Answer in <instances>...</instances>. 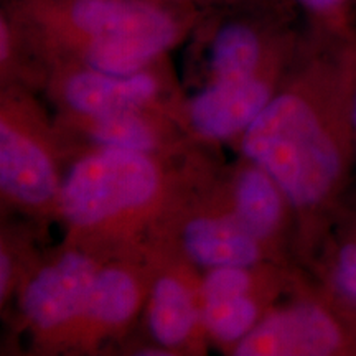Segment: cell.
<instances>
[{
    "mask_svg": "<svg viewBox=\"0 0 356 356\" xmlns=\"http://www.w3.org/2000/svg\"><path fill=\"white\" fill-rule=\"evenodd\" d=\"M356 48L289 70L275 96L236 140L286 191L296 213V256L309 259L337 225L356 163L351 96Z\"/></svg>",
    "mask_w": 356,
    "mask_h": 356,
    "instance_id": "cell-1",
    "label": "cell"
},
{
    "mask_svg": "<svg viewBox=\"0 0 356 356\" xmlns=\"http://www.w3.org/2000/svg\"><path fill=\"white\" fill-rule=\"evenodd\" d=\"M203 147L150 155L76 144L58 203L63 244L106 257L142 251L173 207L218 168Z\"/></svg>",
    "mask_w": 356,
    "mask_h": 356,
    "instance_id": "cell-2",
    "label": "cell"
},
{
    "mask_svg": "<svg viewBox=\"0 0 356 356\" xmlns=\"http://www.w3.org/2000/svg\"><path fill=\"white\" fill-rule=\"evenodd\" d=\"M3 8L44 68L76 63L113 74L167 60L198 20L197 8L150 0H7Z\"/></svg>",
    "mask_w": 356,
    "mask_h": 356,
    "instance_id": "cell-3",
    "label": "cell"
},
{
    "mask_svg": "<svg viewBox=\"0 0 356 356\" xmlns=\"http://www.w3.org/2000/svg\"><path fill=\"white\" fill-rule=\"evenodd\" d=\"M76 144L44 111L33 89L0 86L2 211L37 225L58 221V203Z\"/></svg>",
    "mask_w": 356,
    "mask_h": 356,
    "instance_id": "cell-4",
    "label": "cell"
},
{
    "mask_svg": "<svg viewBox=\"0 0 356 356\" xmlns=\"http://www.w3.org/2000/svg\"><path fill=\"white\" fill-rule=\"evenodd\" d=\"M216 170L173 207L147 244L165 249L202 273L218 267L264 262L291 266V262L280 259L273 249L244 229L222 207L213 190Z\"/></svg>",
    "mask_w": 356,
    "mask_h": 356,
    "instance_id": "cell-5",
    "label": "cell"
},
{
    "mask_svg": "<svg viewBox=\"0 0 356 356\" xmlns=\"http://www.w3.org/2000/svg\"><path fill=\"white\" fill-rule=\"evenodd\" d=\"M108 259L63 243L43 254L15 296L20 327L29 333L32 350L42 355L58 353Z\"/></svg>",
    "mask_w": 356,
    "mask_h": 356,
    "instance_id": "cell-6",
    "label": "cell"
},
{
    "mask_svg": "<svg viewBox=\"0 0 356 356\" xmlns=\"http://www.w3.org/2000/svg\"><path fill=\"white\" fill-rule=\"evenodd\" d=\"M43 89L56 113L95 115L157 109L173 115L181 126L185 96L178 91L165 60L134 74L104 73L76 63H55L47 68Z\"/></svg>",
    "mask_w": 356,
    "mask_h": 356,
    "instance_id": "cell-7",
    "label": "cell"
},
{
    "mask_svg": "<svg viewBox=\"0 0 356 356\" xmlns=\"http://www.w3.org/2000/svg\"><path fill=\"white\" fill-rule=\"evenodd\" d=\"M287 264L229 266L202 274L203 323L213 345L233 353L256 325L291 289L297 277Z\"/></svg>",
    "mask_w": 356,
    "mask_h": 356,
    "instance_id": "cell-8",
    "label": "cell"
},
{
    "mask_svg": "<svg viewBox=\"0 0 356 356\" xmlns=\"http://www.w3.org/2000/svg\"><path fill=\"white\" fill-rule=\"evenodd\" d=\"M152 274L147 249L106 261L56 355H96L126 335L145 309Z\"/></svg>",
    "mask_w": 356,
    "mask_h": 356,
    "instance_id": "cell-9",
    "label": "cell"
},
{
    "mask_svg": "<svg viewBox=\"0 0 356 356\" xmlns=\"http://www.w3.org/2000/svg\"><path fill=\"white\" fill-rule=\"evenodd\" d=\"M231 355H356V335L330 297L299 291L292 299L279 300Z\"/></svg>",
    "mask_w": 356,
    "mask_h": 356,
    "instance_id": "cell-10",
    "label": "cell"
},
{
    "mask_svg": "<svg viewBox=\"0 0 356 356\" xmlns=\"http://www.w3.org/2000/svg\"><path fill=\"white\" fill-rule=\"evenodd\" d=\"M145 249L154 266L144 309L150 340L173 356L204 355L211 341L203 323V273L165 249Z\"/></svg>",
    "mask_w": 356,
    "mask_h": 356,
    "instance_id": "cell-11",
    "label": "cell"
},
{
    "mask_svg": "<svg viewBox=\"0 0 356 356\" xmlns=\"http://www.w3.org/2000/svg\"><path fill=\"white\" fill-rule=\"evenodd\" d=\"M213 190L244 229L291 262V252L296 254V213L286 191L264 167L241 155L234 165L218 168Z\"/></svg>",
    "mask_w": 356,
    "mask_h": 356,
    "instance_id": "cell-12",
    "label": "cell"
},
{
    "mask_svg": "<svg viewBox=\"0 0 356 356\" xmlns=\"http://www.w3.org/2000/svg\"><path fill=\"white\" fill-rule=\"evenodd\" d=\"M55 119L78 145L150 155H180L203 145L191 139L173 115L157 109L95 115L56 113Z\"/></svg>",
    "mask_w": 356,
    "mask_h": 356,
    "instance_id": "cell-13",
    "label": "cell"
},
{
    "mask_svg": "<svg viewBox=\"0 0 356 356\" xmlns=\"http://www.w3.org/2000/svg\"><path fill=\"white\" fill-rule=\"evenodd\" d=\"M287 73L248 81L204 83L198 92L185 97L181 126L203 145L236 142L266 109Z\"/></svg>",
    "mask_w": 356,
    "mask_h": 356,
    "instance_id": "cell-14",
    "label": "cell"
},
{
    "mask_svg": "<svg viewBox=\"0 0 356 356\" xmlns=\"http://www.w3.org/2000/svg\"><path fill=\"white\" fill-rule=\"evenodd\" d=\"M291 44L257 19L222 22L213 33L207 83L248 81L289 71Z\"/></svg>",
    "mask_w": 356,
    "mask_h": 356,
    "instance_id": "cell-15",
    "label": "cell"
},
{
    "mask_svg": "<svg viewBox=\"0 0 356 356\" xmlns=\"http://www.w3.org/2000/svg\"><path fill=\"white\" fill-rule=\"evenodd\" d=\"M37 222L26 220L13 222L2 220L0 231V309H6L43 254L35 243Z\"/></svg>",
    "mask_w": 356,
    "mask_h": 356,
    "instance_id": "cell-16",
    "label": "cell"
},
{
    "mask_svg": "<svg viewBox=\"0 0 356 356\" xmlns=\"http://www.w3.org/2000/svg\"><path fill=\"white\" fill-rule=\"evenodd\" d=\"M327 296L346 315H356V220L345 225L325 257Z\"/></svg>",
    "mask_w": 356,
    "mask_h": 356,
    "instance_id": "cell-17",
    "label": "cell"
},
{
    "mask_svg": "<svg viewBox=\"0 0 356 356\" xmlns=\"http://www.w3.org/2000/svg\"><path fill=\"white\" fill-rule=\"evenodd\" d=\"M318 24L337 37L348 33L350 0H296Z\"/></svg>",
    "mask_w": 356,
    "mask_h": 356,
    "instance_id": "cell-18",
    "label": "cell"
},
{
    "mask_svg": "<svg viewBox=\"0 0 356 356\" xmlns=\"http://www.w3.org/2000/svg\"><path fill=\"white\" fill-rule=\"evenodd\" d=\"M150 2L165 3V6L173 7H188L198 8L200 7H211V6H249V3H259L261 0H150Z\"/></svg>",
    "mask_w": 356,
    "mask_h": 356,
    "instance_id": "cell-19",
    "label": "cell"
},
{
    "mask_svg": "<svg viewBox=\"0 0 356 356\" xmlns=\"http://www.w3.org/2000/svg\"><path fill=\"white\" fill-rule=\"evenodd\" d=\"M351 131H353V145L356 157V81L353 88V96H351Z\"/></svg>",
    "mask_w": 356,
    "mask_h": 356,
    "instance_id": "cell-20",
    "label": "cell"
}]
</instances>
